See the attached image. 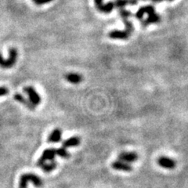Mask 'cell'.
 Segmentation results:
<instances>
[{
    "label": "cell",
    "instance_id": "obj_3",
    "mask_svg": "<svg viewBox=\"0 0 188 188\" xmlns=\"http://www.w3.org/2000/svg\"><path fill=\"white\" fill-rule=\"evenodd\" d=\"M56 156V149L54 148H50V149H46L43 151L42 156L40 157L37 162L38 166L41 167L42 165L46 163V161H53Z\"/></svg>",
    "mask_w": 188,
    "mask_h": 188
},
{
    "label": "cell",
    "instance_id": "obj_10",
    "mask_svg": "<svg viewBox=\"0 0 188 188\" xmlns=\"http://www.w3.org/2000/svg\"><path fill=\"white\" fill-rule=\"evenodd\" d=\"M158 163L162 168H165V169H173L176 166V162L174 160H172V158H167V157H161V158H158Z\"/></svg>",
    "mask_w": 188,
    "mask_h": 188
},
{
    "label": "cell",
    "instance_id": "obj_26",
    "mask_svg": "<svg viewBox=\"0 0 188 188\" xmlns=\"http://www.w3.org/2000/svg\"><path fill=\"white\" fill-rule=\"evenodd\" d=\"M141 1H147V0H141Z\"/></svg>",
    "mask_w": 188,
    "mask_h": 188
},
{
    "label": "cell",
    "instance_id": "obj_15",
    "mask_svg": "<svg viewBox=\"0 0 188 188\" xmlns=\"http://www.w3.org/2000/svg\"><path fill=\"white\" fill-rule=\"evenodd\" d=\"M80 140L79 137H71V138L68 139V140H64L63 142V147L64 148H67V147H77L80 144Z\"/></svg>",
    "mask_w": 188,
    "mask_h": 188
},
{
    "label": "cell",
    "instance_id": "obj_4",
    "mask_svg": "<svg viewBox=\"0 0 188 188\" xmlns=\"http://www.w3.org/2000/svg\"><path fill=\"white\" fill-rule=\"evenodd\" d=\"M24 91L27 92V94L28 95L29 100L31 103L34 106L39 105L41 103V97L39 96V94L36 91V89L32 86H26L24 89Z\"/></svg>",
    "mask_w": 188,
    "mask_h": 188
},
{
    "label": "cell",
    "instance_id": "obj_24",
    "mask_svg": "<svg viewBox=\"0 0 188 188\" xmlns=\"http://www.w3.org/2000/svg\"><path fill=\"white\" fill-rule=\"evenodd\" d=\"M151 2H154V3H159V2H163L164 0H151Z\"/></svg>",
    "mask_w": 188,
    "mask_h": 188
},
{
    "label": "cell",
    "instance_id": "obj_18",
    "mask_svg": "<svg viewBox=\"0 0 188 188\" xmlns=\"http://www.w3.org/2000/svg\"><path fill=\"white\" fill-rule=\"evenodd\" d=\"M123 22L125 24V30L126 32H128L130 35L133 33V30H134V28H133V23L130 21L129 19H122Z\"/></svg>",
    "mask_w": 188,
    "mask_h": 188
},
{
    "label": "cell",
    "instance_id": "obj_23",
    "mask_svg": "<svg viewBox=\"0 0 188 188\" xmlns=\"http://www.w3.org/2000/svg\"><path fill=\"white\" fill-rule=\"evenodd\" d=\"M139 0H129V4L130 5H137V3H138Z\"/></svg>",
    "mask_w": 188,
    "mask_h": 188
},
{
    "label": "cell",
    "instance_id": "obj_7",
    "mask_svg": "<svg viewBox=\"0 0 188 188\" xmlns=\"http://www.w3.org/2000/svg\"><path fill=\"white\" fill-rule=\"evenodd\" d=\"M108 36L111 39H118V40H127L130 38V34L126 30L119 31L113 30L109 32Z\"/></svg>",
    "mask_w": 188,
    "mask_h": 188
},
{
    "label": "cell",
    "instance_id": "obj_22",
    "mask_svg": "<svg viewBox=\"0 0 188 188\" xmlns=\"http://www.w3.org/2000/svg\"><path fill=\"white\" fill-rule=\"evenodd\" d=\"M8 92H9V90L6 87H0V96H6V95H7Z\"/></svg>",
    "mask_w": 188,
    "mask_h": 188
},
{
    "label": "cell",
    "instance_id": "obj_20",
    "mask_svg": "<svg viewBox=\"0 0 188 188\" xmlns=\"http://www.w3.org/2000/svg\"><path fill=\"white\" fill-rule=\"evenodd\" d=\"M119 15L122 19H129L130 17H131L132 13L129 10H126L125 9H119Z\"/></svg>",
    "mask_w": 188,
    "mask_h": 188
},
{
    "label": "cell",
    "instance_id": "obj_19",
    "mask_svg": "<svg viewBox=\"0 0 188 188\" xmlns=\"http://www.w3.org/2000/svg\"><path fill=\"white\" fill-rule=\"evenodd\" d=\"M114 4H115V7L118 9H124L126 6L129 5V0H115L114 2Z\"/></svg>",
    "mask_w": 188,
    "mask_h": 188
},
{
    "label": "cell",
    "instance_id": "obj_1",
    "mask_svg": "<svg viewBox=\"0 0 188 188\" xmlns=\"http://www.w3.org/2000/svg\"><path fill=\"white\" fill-rule=\"evenodd\" d=\"M28 182H32L36 187H41L43 183L42 179L34 173L23 174L20 178L19 188H27Z\"/></svg>",
    "mask_w": 188,
    "mask_h": 188
},
{
    "label": "cell",
    "instance_id": "obj_14",
    "mask_svg": "<svg viewBox=\"0 0 188 188\" xmlns=\"http://www.w3.org/2000/svg\"><path fill=\"white\" fill-rule=\"evenodd\" d=\"M61 136H62V132L60 129H55L51 133L48 138V142L50 143H58L61 140Z\"/></svg>",
    "mask_w": 188,
    "mask_h": 188
},
{
    "label": "cell",
    "instance_id": "obj_17",
    "mask_svg": "<svg viewBox=\"0 0 188 188\" xmlns=\"http://www.w3.org/2000/svg\"><path fill=\"white\" fill-rule=\"evenodd\" d=\"M56 154H57L58 156L61 157L63 158H68L70 157V154L67 151L66 148L64 147H60L58 149H56Z\"/></svg>",
    "mask_w": 188,
    "mask_h": 188
},
{
    "label": "cell",
    "instance_id": "obj_16",
    "mask_svg": "<svg viewBox=\"0 0 188 188\" xmlns=\"http://www.w3.org/2000/svg\"><path fill=\"white\" fill-rule=\"evenodd\" d=\"M56 167H57V162L53 160V161L50 162V163H45L44 165H42L41 168L44 172H50L54 170Z\"/></svg>",
    "mask_w": 188,
    "mask_h": 188
},
{
    "label": "cell",
    "instance_id": "obj_25",
    "mask_svg": "<svg viewBox=\"0 0 188 188\" xmlns=\"http://www.w3.org/2000/svg\"><path fill=\"white\" fill-rule=\"evenodd\" d=\"M167 1H169V2H172V1H173V0H167Z\"/></svg>",
    "mask_w": 188,
    "mask_h": 188
},
{
    "label": "cell",
    "instance_id": "obj_5",
    "mask_svg": "<svg viewBox=\"0 0 188 188\" xmlns=\"http://www.w3.org/2000/svg\"><path fill=\"white\" fill-rule=\"evenodd\" d=\"M94 2L97 10L103 13H110L115 8L114 2H109L104 4L103 0H94Z\"/></svg>",
    "mask_w": 188,
    "mask_h": 188
},
{
    "label": "cell",
    "instance_id": "obj_11",
    "mask_svg": "<svg viewBox=\"0 0 188 188\" xmlns=\"http://www.w3.org/2000/svg\"><path fill=\"white\" fill-rule=\"evenodd\" d=\"M160 21H161V17L157 13H154L153 14L149 15L147 17V19L142 20V25L144 27H146L148 24H151L159 23Z\"/></svg>",
    "mask_w": 188,
    "mask_h": 188
},
{
    "label": "cell",
    "instance_id": "obj_12",
    "mask_svg": "<svg viewBox=\"0 0 188 188\" xmlns=\"http://www.w3.org/2000/svg\"><path fill=\"white\" fill-rule=\"evenodd\" d=\"M65 78L68 80V82H71L72 84H78L82 82V76L78 73H68L66 74Z\"/></svg>",
    "mask_w": 188,
    "mask_h": 188
},
{
    "label": "cell",
    "instance_id": "obj_21",
    "mask_svg": "<svg viewBox=\"0 0 188 188\" xmlns=\"http://www.w3.org/2000/svg\"><path fill=\"white\" fill-rule=\"evenodd\" d=\"M53 0H33V2L38 6H41V5H44V4L49 3V2H52Z\"/></svg>",
    "mask_w": 188,
    "mask_h": 188
},
{
    "label": "cell",
    "instance_id": "obj_2",
    "mask_svg": "<svg viewBox=\"0 0 188 188\" xmlns=\"http://www.w3.org/2000/svg\"><path fill=\"white\" fill-rule=\"evenodd\" d=\"M17 59V50L15 48H10L9 51V57L4 59L0 54V67L2 68H10L14 66Z\"/></svg>",
    "mask_w": 188,
    "mask_h": 188
},
{
    "label": "cell",
    "instance_id": "obj_9",
    "mask_svg": "<svg viewBox=\"0 0 188 188\" xmlns=\"http://www.w3.org/2000/svg\"><path fill=\"white\" fill-rule=\"evenodd\" d=\"M112 168L115 170L124 171V172H131L133 170V167L129 163L122 162V161H115L111 165Z\"/></svg>",
    "mask_w": 188,
    "mask_h": 188
},
{
    "label": "cell",
    "instance_id": "obj_13",
    "mask_svg": "<svg viewBox=\"0 0 188 188\" xmlns=\"http://www.w3.org/2000/svg\"><path fill=\"white\" fill-rule=\"evenodd\" d=\"M14 99L16 100L17 101L19 102V103H22V104L25 105V107H27L28 108L30 109V110H35V106L32 104L30 102V100H28L25 99L21 94L20 93H15L14 96H13Z\"/></svg>",
    "mask_w": 188,
    "mask_h": 188
},
{
    "label": "cell",
    "instance_id": "obj_8",
    "mask_svg": "<svg viewBox=\"0 0 188 188\" xmlns=\"http://www.w3.org/2000/svg\"><path fill=\"white\" fill-rule=\"evenodd\" d=\"M138 158V155L134 152H123L118 155V160L126 162V163H132L136 162Z\"/></svg>",
    "mask_w": 188,
    "mask_h": 188
},
{
    "label": "cell",
    "instance_id": "obj_6",
    "mask_svg": "<svg viewBox=\"0 0 188 188\" xmlns=\"http://www.w3.org/2000/svg\"><path fill=\"white\" fill-rule=\"evenodd\" d=\"M154 13H156V11H155V9H154V6L151 5H147L144 6H142V7H140V9L137 11L135 16L138 20L142 21L144 14H147L149 16V15L153 14Z\"/></svg>",
    "mask_w": 188,
    "mask_h": 188
}]
</instances>
